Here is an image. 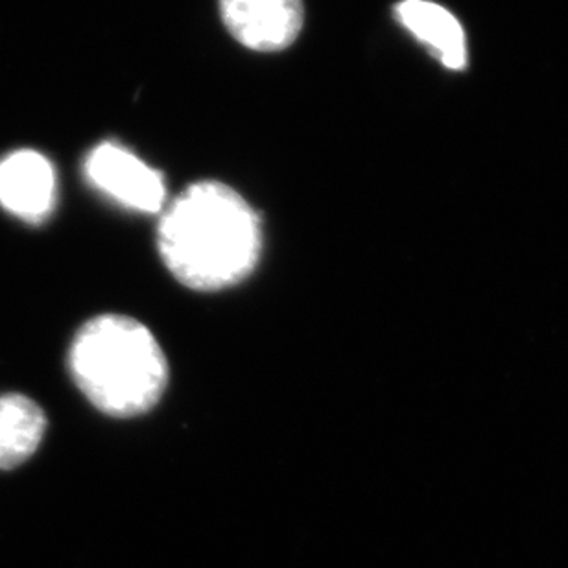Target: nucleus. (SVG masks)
I'll use <instances>...</instances> for the list:
<instances>
[{"mask_svg": "<svg viewBox=\"0 0 568 568\" xmlns=\"http://www.w3.org/2000/svg\"><path fill=\"white\" fill-rule=\"evenodd\" d=\"M158 247L175 280L216 292L252 275L263 252V225L235 189L197 181L164 209Z\"/></svg>", "mask_w": 568, "mask_h": 568, "instance_id": "nucleus-1", "label": "nucleus"}, {"mask_svg": "<svg viewBox=\"0 0 568 568\" xmlns=\"http://www.w3.org/2000/svg\"><path fill=\"white\" fill-rule=\"evenodd\" d=\"M69 369L89 403L111 417L146 414L169 384V362L152 331L121 314L93 317L78 331Z\"/></svg>", "mask_w": 568, "mask_h": 568, "instance_id": "nucleus-2", "label": "nucleus"}, {"mask_svg": "<svg viewBox=\"0 0 568 568\" xmlns=\"http://www.w3.org/2000/svg\"><path fill=\"white\" fill-rule=\"evenodd\" d=\"M83 172L97 191L130 211L159 213L166 203L163 174L116 142L94 146Z\"/></svg>", "mask_w": 568, "mask_h": 568, "instance_id": "nucleus-3", "label": "nucleus"}, {"mask_svg": "<svg viewBox=\"0 0 568 568\" xmlns=\"http://www.w3.org/2000/svg\"><path fill=\"white\" fill-rule=\"evenodd\" d=\"M227 32L255 52L288 49L305 24L303 0H219Z\"/></svg>", "mask_w": 568, "mask_h": 568, "instance_id": "nucleus-4", "label": "nucleus"}, {"mask_svg": "<svg viewBox=\"0 0 568 568\" xmlns=\"http://www.w3.org/2000/svg\"><path fill=\"white\" fill-rule=\"evenodd\" d=\"M58 183L49 159L17 150L0 161V205L27 224H43L54 213Z\"/></svg>", "mask_w": 568, "mask_h": 568, "instance_id": "nucleus-5", "label": "nucleus"}, {"mask_svg": "<svg viewBox=\"0 0 568 568\" xmlns=\"http://www.w3.org/2000/svg\"><path fill=\"white\" fill-rule=\"evenodd\" d=\"M399 21L426 47L436 52L443 65L462 69L467 61L464 30L442 6L426 0H405L395 8Z\"/></svg>", "mask_w": 568, "mask_h": 568, "instance_id": "nucleus-6", "label": "nucleus"}, {"mask_svg": "<svg viewBox=\"0 0 568 568\" xmlns=\"http://www.w3.org/2000/svg\"><path fill=\"white\" fill-rule=\"evenodd\" d=\"M47 416L21 394L0 397V469L11 470L32 458L43 442Z\"/></svg>", "mask_w": 568, "mask_h": 568, "instance_id": "nucleus-7", "label": "nucleus"}]
</instances>
